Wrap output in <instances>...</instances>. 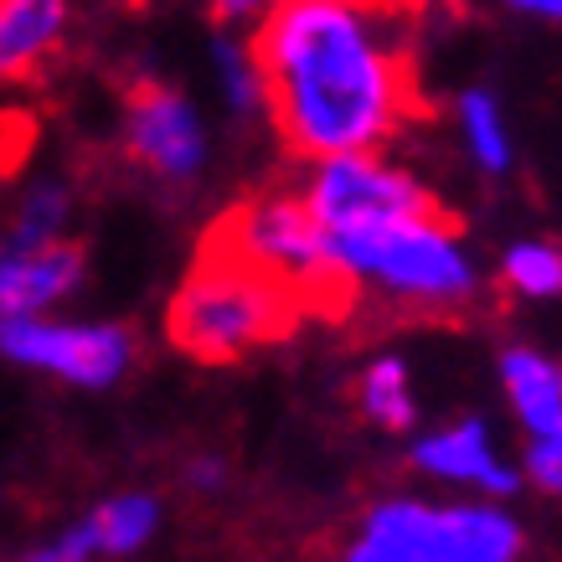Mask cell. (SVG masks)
Instances as JSON below:
<instances>
[{"label":"cell","mask_w":562,"mask_h":562,"mask_svg":"<svg viewBox=\"0 0 562 562\" xmlns=\"http://www.w3.org/2000/svg\"><path fill=\"white\" fill-rule=\"evenodd\" d=\"M248 42L263 68V114L305 166L392 150L408 130L418 93L387 0H284Z\"/></svg>","instance_id":"6da1fadb"},{"label":"cell","mask_w":562,"mask_h":562,"mask_svg":"<svg viewBox=\"0 0 562 562\" xmlns=\"http://www.w3.org/2000/svg\"><path fill=\"white\" fill-rule=\"evenodd\" d=\"M325 254L341 294H361L403 315L449 321L485 290L475 248L439 202L336 227L325 233Z\"/></svg>","instance_id":"7a4b0ae2"},{"label":"cell","mask_w":562,"mask_h":562,"mask_svg":"<svg viewBox=\"0 0 562 562\" xmlns=\"http://www.w3.org/2000/svg\"><path fill=\"white\" fill-rule=\"evenodd\" d=\"M300 315L305 305L279 279L212 243L166 300V341L202 367H233L284 341Z\"/></svg>","instance_id":"3957f363"},{"label":"cell","mask_w":562,"mask_h":562,"mask_svg":"<svg viewBox=\"0 0 562 562\" xmlns=\"http://www.w3.org/2000/svg\"><path fill=\"white\" fill-rule=\"evenodd\" d=\"M531 542L506 501L382 495L351 521L336 562H527Z\"/></svg>","instance_id":"277c9868"},{"label":"cell","mask_w":562,"mask_h":562,"mask_svg":"<svg viewBox=\"0 0 562 562\" xmlns=\"http://www.w3.org/2000/svg\"><path fill=\"white\" fill-rule=\"evenodd\" d=\"M217 248H227L233 258L254 263L258 273L279 279L284 290L310 305V300H341L336 273H330V254H325L321 222L305 212L300 191H263L248 196L243 206L227 212V222L217 227Z\"/></svg>","instance_id":"5b68a950"},{"label":"cell","mask_w":562,"mask_h":562,"mask_svg":"<svg viewBox=\"0 0 562 562\" xmlns=\"http://www.w3.org/2000/svg\"><path fill=\"white\" fill-rule=\"evenodd\" d=\"M135 330L120 321H78L63 310L0 321V361L78 392L120 387L135 372Z\"/></svg>","instance_id":"8992f818"},{"label":"cell","mask_w":562,"mask_h":562,"mask_svg":"<svg viewBox=\"0 0 562 562\" xmlns=\"http://www.w3.org/2000/svg\"><path fill=\"white\" fill-rule=\"evenodd\" d=\"M120 145L139 176L160 187H196L212 171V120L196 93L171 78H139L124 93Z\"/></svg>","instance_id":"52a82bcc"},{"label":"cell","mask_w":562,"mask_h":562,"mask_svg":"<svg viewBox=\"0 0 562 562\" xmlns=\"http://www.w3.org/2000/svg\"><path fill=\"white\" fill-rule=\"evenodd\" d=\"M408 464H413V475L439 485L443 495L512 501L521 491L516 460L501 449L495 424L485 413H460V418H443V424L413 428Z\"/></svg>","instance_id":"ba28073f"},{"label":"cell","mask_w":562,"mask_h":562,"mask_svg":"<svg viewBox=\"0 0 562 562\" xmlns=\"http://www.w3.org/2000/svg\"><path fill=\"white\" fill-rule=\"evenodd\" d=\"M88 284V258L72 238L0 243V321L52 315Z\"/></svg>","instance_id":"9c48e42d"},{"label":"cell","mask_w":562,"mask_h":562,"mask_svg":"<svg viewBox=\"0 0 562 562\" xmlns=\"http://www.w3.org/2000/svg\"><path fill=\"white\" fill-rule=\"evenodd\" d=\"M72 16V0H0V88L42 78L68 47Z\"/></svg>","instance_id":"30bf717a"},{"label":"cell","mask_w":562,"mask_h":562,"mask_svg":"<svg viewBox=\"0 0 562 562\" xmlns=\"http://www.w3.org/2000/svg\"><path fill=\"white\" fill-rule=\"evenodd\" d=\"M495 382H501V397L527 439H562V361L547 346H501Z\"/></svg>","instance_id":"8fae6325"},{"label":"cell","mask_w":562,"mask_h":562,"mask_svg":"<svg viewBox=\"0 0 562 562\" xmlns=\"http://www.w3.org/2000/svg\"><path fill=\"white\" fill-rule=\"evenodd\" d=\"M454 139H460V155L485 181H501L516 171V130L495 88L470 83L454 93Z\"/></svg>","instance_id":"7c38bea8"},{"label":"cell","mask_w":562,"mask_h":562,"mask_svg":"<svg viewBox=\"0 0 562 562\" xmlns=\"http://www.w3.org/2000/svg\"><path fill=\"white\" fill-rule=\"evenodd\" d=\"M357 413L382 434H413L418 428V413H424V397H418V376H413V361L403 351H376L367 367L357 372Z\"/></svg>","instance_id":"4fadbf2b"},{"label":"cell","mask_w":562,"mask_h":562,"mask_svg":"<svg viewBox=\"0 0 562 562\" xmlns=\"http://www.w3.org/2000/svg\"><path fill=\"white\" fill-rule=\"evenodd\" d=\"M83 516H88V527H93V537H99L103 562L139 558V552L160 537V527H166V506H160V495H150V491L103 495L99 506H88Z\"/></svg>","instance_id":"5bb4252c"},{"label":"cell","mask_w":562,"mask_h":562,"mask_svg":"<svg viewBox=\"0 0 562 562\" xmlns=\"http://www.w3.org/2000/svg\"><path fill=\"white\" fill-rule=\"evenodd\" d=\"M72 212H78V191L68 176H32L21 181L0 227V243H52L72 233Z\"/></svg>","instance_id":"9a60e30c"},{"label":"cell","mask_w":562,"mask_h":562,"mask_svg":"<svg viewBox=\"0 0 562 562\" xmlns=\"http://www.w3.org/2000/svg\"><path fill=\"white\" fill-rule=\"evenodd\" d=\"M206 68H212V88H217V103L227 120H263V68L254 57V42L238 32L212 36L206 47Z\"/></svg>","instance_id":"2e32d148"},{"label":"cell","mask_w":562,"mask_h":562,"mask_svg":"<svg viewBox=\"0 0 562 562\" xmlns=\"http://www.w3.org/2000/svg\"><path fill=\"white\" fill-rule=\"evenodd\" d=\"M501 290L516 294L521 305H547L562 294V248L552 238H516L495 258Z\"/></svg>","instance_id":"e0dca14e"},{"label":"cell","mask_w":562,"mask_h":562,"mask_svg":"<svg viewBox=\"0 0 562 562\" xmlns=\"http://www.w3.org/2000/svg\"><path fill=\"white\" fill-rule=\"evenodd\" d=\"M16 562H103V552H99L93 527H88V516H78V521H68L63 531H52V537L32 542Z\"/></svg>","instance_id":"ac0fdd59"},{"label":"cell","mask_w":562,"mask_h":562,"mask_svg":"<svg viewBox=\"0 0 562 562\" xmlns=\"http://www.w3.org/2000/svg\"><path fill=\"white\" fill-rule=\"evenodd\" d=\"M516 475L531 491L558 495L562 491V439H527L521 443V460H516Z\"/></svg>","instance_id":"d6986e66"},{"label":"cell","mask_w":562,"mask_h":562,"mask_svg":"<svg viewBox=\"0 0 562 562\" xmlns=\"http://www.w3.org/2000/svg\"><path fill=\"white\" fill-rule=\"evenodd\" d=\"M284 0H206V11L227 26V32H254L263 16H273Z\"/></svg>","instance_id":"ffe728a7"},{"label":"cell","mask_w":562,"mask_h":562,"mask_svg":"<svg viewBox=\"0 0 562 562\" xmlns=\"http://www.w3.org/2000/svg\"><path fill=\"white\" fill-rule=\"evenodd\" d=\"M187 485L202 495H217L222 485H227V464H222V454H196V460L187 464Z\"/></svg>","instance_id":"44dd1931"},{"label":"cell","mask_w":562,"mask_h":562,"mask_svg":"<svg viewBox=\"0 0 562 562\" xmlns=\"http://www.w3.org/2000/svg\"><path fill=\"white\" fill-rule=\"evenodd\" d=\"M512 16L521 21H542V26H558L562 21V0H501Z\"/></svg>","instance_id":"7402d4cb"},{"label":"cell","mask_w":562,"mask_h":562,"mask_svg":"<svg viewBox=\"0 0 562 562\" xmlns=\"http://www.w3.org/2000/svg\"><path fill=\"white\" fill-rule=\"evenodd\" d=\"M408 5H434V11H449V5H460V0H408Z\"/></svg>","instance_id":"603a6c76"},{"label":"cell","mask_w":562,"mask_h":562,"mask_svg":"<svg viewBox=\"0 0 562 562\" xmlns=\"http://www.w3.org/2000/svg\"><path fill=\"white\" fill-rule=\"evenodd\" d=\"M387 5H403V0H387Z\"/></svg>","instance_id":"cb8c5ba5"}]
</instances>
